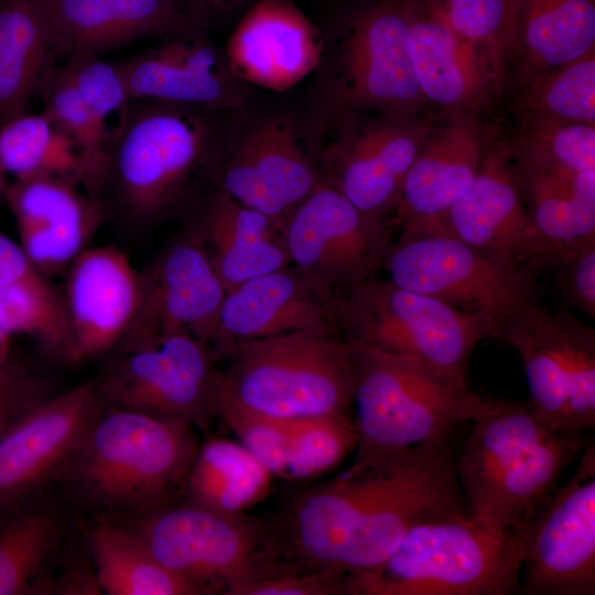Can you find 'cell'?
I'll list each match as a JSON object with an SVG mask.
<instances>
[{
	"label": "cell",
	"mask_w": 595,
	"mask_h": 595,
	"mask_svg": "<svg viewBox=\"0 0 595 595\" xmlns=\"http://www.w3.org/2000/svg\"><path fill=\"white\" fill-rule=\"evenodd\" d=\"M488 141L476 115L445 113L432 126L400 191L399 234L429 232L440 223L474 181Z\"/></svg>",
	"instance_id": "7402d4cb"
},
{
	"label": "cell",
	"mask_w": 595,
	"mask_h": 595,
	"mask_svg": "<svg viewBox=\"0 0 595 595\" xmlns=\"http://www.w3.org/2000/svg\"><path fill=\"white\" fill-rule=\"evenodd\" d=\"M495 338L523 363L532 413L551 429L582 435L595 428V329L536 300L505 320Z\"/></svg>",
	"instance_id": "30bf717a"
},
{
	"label": "cell",
	"mask_w": 595,
	"mask_h": 595,
	"mask_svg": "<svg viewBox=\"0 0 595 595\" xmlns=\"http://www.w3.org/2000/svg\"><path fill=\"white\" fill-rule=\"evenodd\" d=\"M342 117L317 165L322 181L360 210L393 219L405 175L433 125L420 113Z\"/></svg>",
	"instance_id": "9a60e30c"
},
{
	"label": "cell",
	"mask_w": 595,
	"mask_h": 595,
	"mask_svg": "<svg viewBox=\"0 0 595 595\" xmlns=\"http://www.w3.org/2000/svg\"><path fill=\"white\" fill-rule=\"evenodd\" d=\"M273 475L240 443L214 437L199 445L185 500L224 515H244L271 491Z\"/></svg>",
	"instance_id": "e575fe53"
},
{
	"label": "cell",
	"mask_w": 595,
	"mask_h": 595,
	"mask_svg": "<svg viewBox=\"0 0 595 595\" xmlns=\"http://www.w3.org/2000/svg\"><path fill=\"white\" fill-rule=\"evenodd\" d=\"M448 23L473 52L496 94L519 51V0H440Z\"/></svg>",
	"instance_id": "8d00e7d4"
},
{
	"label": "cell",
	"mask_w": 595,
	"mask_h": 595,
	"mask_svg": "<svg viewBox=\"0 0 595 595\" xmlns=\"http://www.w3.org/2000/svg\"><path fill=\"white\" fill-rule=\"evenodd\" d=\"M554 270L555 286L572 309L595 317V238L589 239Z\"/></svg>",
	"instance_id": "bcb514c9"
},
{
	"label": "cell",
	"mask_w": 595,
	"mask_h": 595,
	"mask_svg": "<svg viewBox=\"0 0 595 595\" xmlns=\"http://www.w3.org/2000/svg\"><path fill=\"white\" fill-rule=\"evenodd\" d=\"M238 441L273 475L285 478L295 420L221 412Z\"/></svg>",
	"instance_id": "7bdbcfd3"
},
{
	"label": "cell",
	"mask_w": 595,
	"mask_h": 595,
	"mask_svg": "<svg viewBox=\"0 0 595 595\" xmlns=\"http://www.w3.org/2000/svg\"><path fill=\"white\" fill-rule=\"evenodd\" d=\"M215 360L210 346L187 333L120 349L97 378L101 404L205 430L218 413Z\"/></svg>",
	"instance_id": "7c38bea8"
},
{
	"label": "cell",
	"mask_w": 595,
	"mask_h": 595,
	"mask_svg": "<svg viewBox=\"0 0 595 595\" xmlns=\"http://www.w3.org/2000/svg\"><path fill=\"white\" fill-rule=\"evenodd\" d=\"M337 321L347 342L411 357L463 380L474 349L497 329L487 316L377 274L337 299Z\"/></svg>",
	"instance_id": "ba28073f"
},
{
	"label": "cell",
	"mask_w": 595,
	"mask_h": 595,
	"mask_svg": "<svg viewBox=\"0 0 595 595\" xmlns=\"http://www.w3.org/2000/svg\"><path fill=\"white\" fill-rule=\"evenodd\" d=\"M206 15L230 13L252 0H192Z\"/></svg>",
	"instance_id": "7dc6e473"
},
{
	"label": "cell",
	"mask_w": 595,
	"mask_h": 595,
	"mask_svg": "<svg viewBox=\"0 0 595 595\" xmlns=\"http://www.w3.org/2000/svg\"><path fill=\"white\" fill-rule=\"evenodd\" d=\"M101 407L89 380L43 400L0 436V510L57 479Z\"/></svg>",
	"instance_id": "ac0fdd59"
},
{
	"label": "cell",
	"mask_w": 595,
	"mask_h": 595,
	"mask_svg": "<svg viewBox=\"0 0 595 595\" xmlns=\"http://www.w3.org/2000/svg\"><path fill=\"white\" fill-rule=\"evenodd\" d=\"M226 293L203 245L184 240L171 246L140 273L138 309L120 349L176 333H187L212 348Z\"/></svg>",
	"instance_id": "e0dca14e"
},
{
	"label": "cell",
	"mask_w": 595,
	"mask_h": 595,
	"mask_svg": "<svg viewBox=\"0 0 595 595\" xmlns=\"http://www.w3.org/2000/svg\"><path fill=\"white\" fill-rule=\"evenodd\" d=\"M394 229L392 218L360 210L321 181L288 216L281 234L291 263L337 301L377 274Z\"/></svg>",
	"instance_id": "5bb4252c"
},
{
	"label": "cell",
	"mask_w": 595,
	"mask_h": 595,
	"mask_svg": "<svg viewBox=\"0 0 595 595\" xmlns=\"http://www.w3.org/2000/svg\"><path fill=\"white\" fill-rule=\"evenodd\" d=\"M521 593L595 594V447L537 509L524 533Z\"/></svg>",
	"instance_id": "2e32d148"
},
{
	"label": "cell",
	"mask_w": 595,
	"mask_h": 595,
	"mask_svg": "<svg viewBox=\"0 0 595 595\" xmlns=\"http://www.w3.org/2000/svg\"><path fill=\"white\" fill-rule=\"evenodd\" d=\"M429 232L505 256L537 275L534 231L511 145L489 139L470 186Z\"/></svg>",
	"instance_id": "44dd1931"
},
{
	"label": "cell",
	"mask_w": 595,
	"mask_h": 595,
	"mask_svg": "<svg viewBox=\"0 0 595 595\" xmlns=\"http://www.w3.org/2000/svg\"><path fill=\"white\" fill-rule=\"evenodd\" d=\"M39 96L43 113L74 143L79 158V185L99 197L107 166L111 132L108 118L78 91L58 65ZM100 198V197H99Z\"/></svg>",
	"instance_id": "d590c367"
},
{
	"label": "cell",
	"mask_w": 595,
	"mask_h": 595,
	"mask_svg": "<svg viewBox=\"0 0 595 595\" xmlns=\"http://www.w3.org/2000/svg\"><path fill=\"white\" fill-rule=\"evenodd\" d=\"M62 55L46 0H0V125L26 111Z\"/></svg>",
	"instance_id": "f546056e"
},
{
	"label": "cell",
	"mask_w": 595,
	"mask_h": 595,
	"mask_svg": "<svg viewBox=\"0 0 595 595\" xmlns=\"http://www.w3.org/2000/svg\"><path fill=\"white\" fill-rule=\"evenodd\" d=\"M454 436L351 464L299 493L277 536L304 569L357 573L380 565L418 523L465 512Z\"/></svg>",
	"instance_id": "6da1fadb"
},
{
	"label": "cell",
	"mask_w": 595,
	"mask_h": 595,
	"mask_svg": "<svg viewBox=\"0 0 595 595\" xmlns=\"http://www.w3.org/2000/svg\"><path fill=\"white\" fill-rule=\"evenodd\" d=\"M336 306L295 267L258 275L226 293L212 350L217 359L240 342L292 332L338 334Z\"/></svg>",
	"instance_id": "cb8c5ba5"
},
{
	"label": "cell",
	"mask_w": 595,
	"mask_h": 595,
	"mask_svg": "<svg viewBox=\"0 0 595 595\" xmlns=\"http://www.w3.org/2000/svg\"><path fill=\"white\" fill-rule=\"evenodd\" d=\"M86 543L96 584L108 595L199 594L117 519L97 517L87 528Z\"/></svg>",
	"instance_id": "d6a6232c"
},
{
	"label": "cell",
	"mask_w": 595,
	"mask_h": 595,
	"mask_svg": "<svg viewBox=\"0 0 595 595\" xmlns=\"http://www.w3.org/2000/svg\"><path fill=\"white\" fill-rule=\"evenodd\" d=\"M0 164L14 180L48 174L79 184L73 141L43 112L25 111L0 125Z\"/></svg>",
	"instance_id": "74e56055"
},
{
	"label": "cell",
	"mask_w": 595,
	"mask_h": 595,
	"mask_svg": "<svg viewBox=\"0 0 595 595\" xmlns=\"http://www.w3.org/2000/svg\"><path fill=\"white\" fill-rule=\"evenodd\" d=\"M213 111L129 98L111 132L101 192L140 224L156 221L194 194L216 154Z\"/></svg>",
	"instance_id": "277c9868"
},
{
	"label": "cell",
	"mask_w": 595,
	"mask_h": 595,
	"mask_svg": "<svg viewBox=\"0 0 595 595\" xmlns=\"http://www.w3.org/2000/svg\"><path fill=\"white\" fill-rule=\"evenodd\" d=\"M198 447L185 423L102 405L56 480L97 517L130 518L183 494Z\"/></svg>",
	"instance_id": "3957f363"
},
{
	"label": "cell",
	"mask_w": 595,
	"mask_h": 595,
	"mask_svg": "<svg viewBox=\"0 0 595 595\" xmlns=\"http://www.w3.org/2000/svg\"><path fill=\"white\" fill-rule=\"evenodd\" d=\"M513 156L534 231L532 270L538 275L595 238V175Z\"/></svg>",
	"instance_id": "f1b7e54d"
},
{
	"label": "cell",
	"mask_w": 595,
	"mask_h": 595,
	"mask_svg": "<svg viewBox=\"0 0 595 595\" xmlns=\"http://www.w3.org/2000/svg\"><path fill=\"white\" fill-rule=\"evenodd\" d=\"M469 423L456 454L466 510L484 529L523 538L563 472L593 442L558 432L527 403L507 399L491 398Z\"/></svg>",
	"instance_id": "7a4b0ae2"
},
{
	"label": "cell",
	"mask_w": 595,
	"mask_h": 595,
	"mask_svg": "<svg viewBox=\"0 0 595 595\" xmlns=\"http://www.w3.org/2000/svg\"><path fill=\"white\" fill-rule=\"evenodd\" d=\"M212 263L227 292L258 275L291 264L280 229L263 214L218 190L203 219Z\"/></svg>",
	"instance_id": "4dcf8cb0"
},
{
	"label": "cell",
	"mask_w": 595,
	"mask_h": 595,
	"mask_svg": "<svg viewBox=\"0 0 595 595\" xmlns=\"http://www.w3.org/2000/svg\"><path fill=\"white\" fill-rule=\"evenodd\" d=\"M521 87L522 122L595 125V50Z\"/></svg>",
	"instance_id": "f35d334b"
},
{
	"label": "cell",
	"mask_w": 595,
	"mask_h": 595,
	"mask_svg": "<svg viewBox=\"0 0 595 595\" xmlns=\"http://www.w3.org/2000/svg\"><path fill=\"white\" fill-rule=\"evenodd\" d=\"M521 86L595 50V0H519Z\"/></svg>",
	"instance_id": "836d02e7"
},
{
	"label": "cell",
	"mask_w": 595,
	"mask_h": 595,
	"mask_svg": "<svg viewBox=\"0 0 595 595\" xmlns=\"http://www.w3.org/2000/svg\"><path fill=\"white\" fill-rule=\"evenodd\" d=\"M0 327L10 337L34 336L46 347L72 358L73 338L65 302L40 272L0 285Z\"/></svg>",
	"instance_id": "ab89813d"
},
{
	"label": "cell",
	"mask_w": 595,
	"mask_h": 595,
	"mask_svg": "<svg viewBox=\"0 0 595 595\" xmlns=\"http://www.w3.org/2000/svg\"><path fill=\"white\" fill-rule=\"evenodd\" d=\"M46 7L67 56L204 31L208 20L192 0H46Z\"/></svg>",
	"instance_id": "4316f807"
},
{
	"label": "cell",
	"mask_w": 595,
	"mask_h": 595,
	"mask_svg": "<svg viewBox=\"0 0 595 595\" xmlns=\"http://www.w3.org/2000/svg\"><path fill=\"white\" fill-rule=\"evenodd\" d=\"M323 50L320 30L292 0H255L224 54L240 83L284 91L315 71Z\"/></svg>",
	"instance_id": "603a6c76"
},
{
	"label": "cell",
	"mask_w": 595,
	"mask_h": 595,
	"mask_svg": "<svg viewBox=\"0 0 595 595\" xmlns=\"http://www.w3.org/2000/svg\"><path fill=\"white\" fill-rule=\"evenodd\" d=\"M52 396L47 380L11 357L0 365V436Z\"/></svg>",
	"instance_id": "f6af8a7d"
},
{
	"label": "cell",
	"mask_w": 595,
	"mask_h": 595,
	"mask_svg": "<svg viewBox=\"0 0 595 595\" xmlns=\"http://www.w3.org/2000/svg\"><path fill=\"white\" fill-rule=\"evenodd\" d=\"M349 343L354 366V464L454 436L490 399L418 359Z\"/></svg>",
	"instance_id": "5b68a950"
},
{
	"label": "cell",
	"mask_w": 595,
	"mask_h": 595,
	"mask_svg": "<svg viewBox=\"0 0 595 595\" xmlns=\"http://www.w3.org/2000/svg\"><path fill=\"white\" fill-rule=\"evenodd\" d=\"M404 0L354 11L338 37L332 97L342 115H419L426 106L409 53Z\"/></svg>",
	"instance_id": "4fadbf2b"
},
{
	"label": "cell",
	"mask_w": 595,
	"mask_h": 595,
	"mask_svg": "<svg viewBox=\"0 0 595 595\" xmlns=\"http://www.w3.org/2000/svg\"><path fill=\"white\" fill-rule=\"evenodd\" d=\"M524 542L478 526L467 511L418 523L378 566L345 578V595L521 593Z\"/></svg>",
	"instance_id": "52a82bcc"
},
{
	"label": "cell",
	"mask_w": 595,
	"mask_h": 595,
	"mask_svg": "<svg viewBox=\"0 0 595 595\" xmlns=\"http://www.w3.org/2000/svg\"><path fill=\"white\" fill-rule=\"evenodd\" d=\"M354 411L295 420L286 479L310 480L337 467L356 448Z\"/></svg>",
	"instance_id": "60d3db41"
},
{
	"label": "cell",
	"mask_w": 595,
	"mask_h": 595,
	"mask_svg": "<svg viewBox=\"0 0 595 595\" xmlns=\"http://www.w3.org/2000/svg\"><path fill=\"white\" fill-rule=\"evenodd\" d=\"M516 150L563 170L595 175V125L522 122Z\"/></svg>",
	"instance_id": "b9f144b4"
},
{
	"label": "cell",
	"mask_w": 595,
	"mask_h": 595,
	"mask_svg": "<svg viewBox=\"0 0 595 595\" xmlns=\"http://www.w3.org/2000/svg\"><path fill=\"white\" fill-rule=\"evenodd\" d=\"M140 273L113 246L85 248L69 264L64 299L72 331V359L118 345L136 315Z\"/></svg>",
	"instance_id": "484cf974"
},
{
	"label": "cell",
	"mask_w": 595,
	"mask_h": 595,
	"mask_svg": "<svg viewBox=\"0 0 595 595\" xmlns=\"http://www.w3.org/2000/svg\"><path fill=\"white\" fill-rule=\"evenodd\" d=\"M409 53L426 105L445 113L476 115L495 88L477 58L448 23L440 0H404Z\"/></svg>",
	"instance_id": "83f0119b"
},
{
	"label": "cell",
	"mask_w": 595,
	"mask_h": 595,
	"mask_svg": "<svg viewBox=\"0 0 595 595\" xmlns=\"http://www.w3.org/2000/svg\"><path fill=\"white\" fill-rule=\"evenodd\" d=\"M66 531L62 513L42 494L0 510V595L47 593Z\"/></svg>",
	"instance_id": "1f68e13d"
},
{
	"label": "cell",
	"mask_w": 595,
	"mask_h": 595,
	"mask_svg": "<svg viewBox=\"0 0 595 595\" xmlns=\"http://www.w3.org/2000/svg\"><path fill=\"white\" fill-rule=\"evenodd\" d=\"M346 573L304 569L284 560L235 586L228 595H345Z\"/></svg>",
	"instance_id": "ee69618b"
},
{
	"label": "cell",
	"mask_w": 595,
	"mask_h": 595,
	"mask_svg": "<svg viewBox=\"0 0 595 595\" xmlns=\"http://www.w3.org/2000/svg\"><path fill=\"white\" fill-rule=\"evenodd\" d=\"M223 358L218 413L303 420L354 411L349 343L336 333L292 332L234 344Z\"/></svg>",
	"instance_id": "8992f818"
},
{
	"label": "cell",
	"mask_w": 595,
	"mask_h": 595,
	"mask_svg": "<svg viewBox=\"0 0 595 595\" xmlns=\"http://www.w3.org/2000/svg\"><path fill=\"white\" fill-rule=\"evenodd\" d=\"M10 358V336L0 327V365Z\"/></svg>",
	"instance_id": "c3c4849f"
},
{
	"label": "cell",
	"mask_w": 595,
	"mask_h": 595,
	"mask_svg": "<svg viewBox=\"0 0 595 595\" xmlns=\"http://www.w3.org/2000/svg\"><path fill=\"white\" fill-rule=\"evenodd\" d=\"M147 50L113 61L132 99H152L229 110L245 102L241 83L231 74L223 51L204 31L162 37Z\"/></svg>",
	"instance_id": "d6986e66"
},
{
	"label": "cell",
	"mask_w": 595,
	"mask_h": 595,
	"mask_svg": "<svg viewBox=\"0 0 595 595\" xmlns=\"http://www.w3.org/2000/svg\"><path fill=\"white\" fill-rule=\"evenodd\" d=\"M381 268L397 285L487 316L497 328L539 300L537 275L530 270L443 234H399Z\"/></svg>",
	"instance_id": "8fae6325"
},
{
	"label": "cell",
	"mask_w": 595,
	"mask_h": 595,
	"mask_svg": "<svg viewBox=\"0 0 595 595\" xmlns=\"http://www.w3.org/2000/svg\"><path fill=\"white\" fill-rule=\"evenodd\" d=\"M15 219L19 244L44 274L56 273L86 248L102 217V202L68 177L15 178L3 196Z\"/></svg>",
	"instance_id": "d4e9b609"
},
{
	"label": "cell",
	"mask_w": 595,
	"mask_h": 595,
	"mask_svg": "<svg viewBox=\"0 0 595 595\" xmlns=\"http://www.w3.org/2000/svg\"><path fill=\"white\" fill-rule=\"evenodd\" d=\"M7 174L4 173L0 164V198L4 196L6 190L8 187Z\"/></svg>",
	"instance_id": "681fc988"
},
{
	"label": "cell",
	"mask_w": 595,
	"mask_h": 595,
	"mask_svg": "<svg viewBox=\"0 0 595 595\" xmlns=\"http://www.w3.org/2000/svg\"><path fill=\"white\" fill-rule=\"evenodd\" d=\"M117 520L199 594L228 595L281 559L275 529L246 513L224 515L185 500Z\"/></svg>",
	"instance_id": "9c48e42d"
},
{
	"label": "cell",
	"mask_w": 595,
	"mask_h": 595,
	"mask_svg": "<svg viewBox=\"0 0 595 595\" xmlns=\"http://www.w3.org/2000/svg\"><path fill=\"white\" fill-rule=\"evenodd\" d=\"M321 181L295 126L269 118L255 125L232 149L220 190L267 216L281 231L288 216Z\"/></svg>",
	"instance_id": "ffe728a7"
}]
</instances>
